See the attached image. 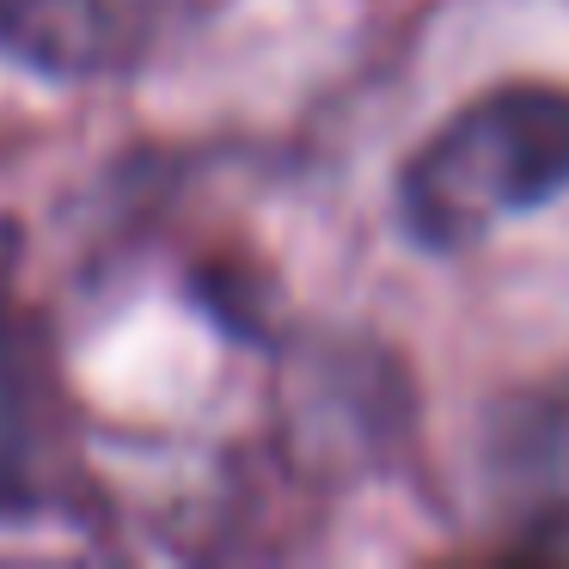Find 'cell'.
I'll return each instance as SVG.
<instances>
[{
  "label": "cell",
  "mask_w": 569,
  "mask_h": 569,
  "mask_svg": "<svg viewBox=\"0 0 569 569\" xmlns=\"http://www.w3.org/2000/svg\"><path fill=\"white\" fill-rule=\"evenodd\" d=\"M569 190V92L496 87L441 136L417 148L398 178V214L429 251L478 246L515 214L545 209Z\"/></svg>",
  "instance_id": "1"
},
{
  "label": "cell",
  "mask_w": 569,
  "mask_h": 569,
  "mask_svg": "<svg viewBox=\"0 0 569 569\" xmlns=\"http://www.w3.org/2000/svg\"><path fill=\"white\" fill-rule=\"evenodd\" d=\"M172 19L178 0H0V56L43 80H117Z\"/></svg>",
  "instance_id": "2"
},
{
  "label": "cell",
  "mask_w": 569,
  "mask_h": 569,
  "mask_svg": "<svg viewBox=\"0 0 569 569\" xmlns=\"http://www.w3.org/2000/svg\"><path fill=\"white\" fill-rule=\"evenodd\" d=\"M50 459V386L26 325L0 312V515L31 508L43 496Z\"/></svg>",
  "instance_id": "3"
}]
</instances>
